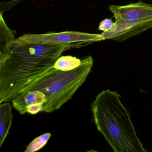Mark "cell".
Returning a JSON list of instances; mask_svg holds the SVG:
<instances>
[{
  "label": "cell",
  "mask_w": 152,
  "mask_h": 152,
  "mask_svg": "<svg viewBox=\"0 0 152 152\" xmlns=\"http://www.w3.org/2000/svg\"><path fill=\"white\" fill-rule=\"evenodd\" d=\"M116 91L103 90L91 104L96 129L115 152H146L137 137L129 111Z\"/></svg>",
  "instance_id": "obj_1"
},
{
  "label": "cell",
  "mask_w": 152,
  "mask_h": 152,
  "mask_svg": "<svg viewBox=\"0 0 152 152\" xmlns=\"http://www.w3.org/2000/svg\"><path fill=\"white\" fill-rule=\"evenodd\" d=\"M94 64L93 57L87 56L82 58L81 64L72 70L62 71L53 65L22 92L34 91L42 112L52 113L72 99L86 80Z\"/></svg>",
  "instance_id": "obj_2"
},
{
  "label": "cell",
  "mask_w": 152,
  "mask_h": 152,
  "mask_svg": "<svg viewBox=\"0 0 152 152\" xmlns=\"http://www.w3.org/2000/svg\"><path fill=\"white\" fill-rule=\"evenodd\" d=\"M29 38L36 42L52 44L91 43L105 40L101 34L67 31L44 34H27Z\"/></svg>",
  "instance_id": "obj_3"
},
{
  "label": "cell",
  "mask_w": 152,
  "mask_h": 152,
  "mask_svg": "<svg viewBox=\"0 0 152 152\" xmlns=\"http://www.w3.org/2000/svg\"><path fill=\"white\" fill-rule=\"evenodd\" d=\"M152 28V20L134 21L126 20H115L112 27L101 34L106 39L121 42Z\"/></svg>",
  "instance_id": "obj_4"
},
{
  "label": "cell",
  "mask_w": 152,
  "mask_h": 152,
  "mask_svg": "<svg viewBox=\"0 0 152 152\" xmlns=\"http://www.w3.org/2000/svg\"><path fill=\"white\" fill-rule=\"evenodd\" d=\"M109 10L115 20H126L134 21L152 20V4L142 1L124 5H111Z\"/></svg>",
  "instance_id": "obj_5"
},
{
  "label": "cell",
  "mask_w": 152,
  "mask_h": 152,
  "mask_svg": "<svg viewBox=\"0 0 152 152\" xmlns=\"http://www.w3.org/2000/svg\"><path fill=\"white\" fill-rule=\"evenodd\" d=\"M13 115L12 106L8 102L0 103V148L7 137L11 127Z\"/></svg>",
  "instance_id": "obj_6"
},
{
  "label": "cell",
  "mask_w": 152,
  "mask_h": 152,
  "mask_svg": "<svg viewBox=\"0 0 152 152\" xmlns=\"http://www.w3.org/2000/svg\"><path fill=\"white\" fill-rule=\"evenodd\" d=\"M16 31L9 28L0 9V52L6 54L9 47L16 38Z\"/></svg>",
  "instance_id": "obj_7"
},
{
  "label": "cell",
  "mask_w": 152,
  "mask_h": 152,
  "mask_svg": "<svg viewBox=\"0 0 152 152\" xmlns=\"http://www.w3.org/2000/svg\"><path fill=\"white\" fill-rule=\"evenodd\" d=\"M82 62V58L78 59L70 55L62 56L58 59L53 66L59 70L68 71L77 68Z\"/></svg>",
  "instance_id": "obj_8"
},
{
  "label": "cell",
  "mask_w": 152,
  "mask_h": 152,
  "mask_svg": "<svg viewBox=\"0 0 152 152\" xmlns=\"http://www.w3.org/2000/svg\"><path fill=\"white\" fill-rule=\"evenodd\" d=\"M51 137L50 133H47L37 137L27 146L25 152H34L39 151L46 145Z\"/></svg>",
  "instance_id": "obj_9"
},
{
  "label": "cell",
  "mask_w": 152,
  "mask_h": 152,
  "mask_svg": "<svg viewBox=\"0 0 152 152\" xmlns=\"http://www.w3.org/2000/svg\"><path fill=\"white\" fill-rule=\"evenodd\" d=\"M25 0H12L10 1H2L0 3V8L3 13L13 8L19 3Z\"/></svg>",
  "instance_id": "obj_10"
},
{
  "label": "cell",
  "mask_w": 152,
  "mask_h": 152,
  "mask_svg": "<svg viewBox=\"0 0 152 152\" xmlns=\"http://www.w3.org/2000/svg\"><path fill=\"white\" fill-rule=\"evenodd\" d=\"M114 23L112 18L104 19L100 22L98 29L103 32L108 31L112 27Z\"/></svg>",
  "instance_id": "obj_11"
},
{
  "label": "cell",
  "mask_w": 152,
  "mask_h": 152,
  "mask_svg": "<svg viewBox=\"0 0 152 152\" xmlns=\"http://www.w3.org/2000/svg\"><path fill=\"white\" fill-rule=\"evenodd\" d=\"M5 56H6V54L2 52H0V62L4 59Z\"/></svg>",
  "instance_id": "obj_12"
}]
</instances>
